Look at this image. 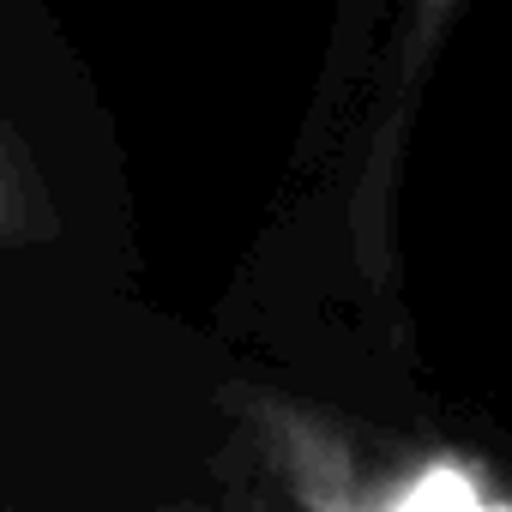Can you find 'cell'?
Instances as JSON below:
<instances>
[{"label": "cell", "mask_w": 512, "mask_h": 512, "mask_svg": "<svg viewBox=\"0 0 512 512\" xmlns=\"http://www.w3.org/2000/svg\"><path fill=\"white\" fill-rule=\"evenodd\" d=\"M500 494L488 488V482H476V470L464 464H452V458H440V464H428L422 476H410V482H398L392 494H386V506H494Z\"/></svg>", "instance_id": "cell-1"}, {"label": "cell", "mask_w": 512, "mask_h": 512, "mask_svg": "<svg viewBox=\"0 0 512 512\" xmlns=\"http://www.w3.org/2000/svg\"><path fill=\"white\" fill-rule=\"evenodd\" d=\"M13 223V181H7V169H0V229Z\"/></svg>", "instance_id": "cell-2"}]
</instances>
